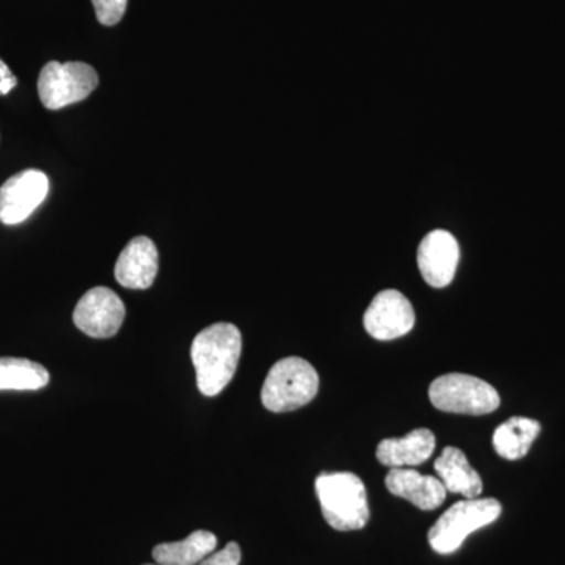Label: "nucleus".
<instances>
[{
  "label": "nucleus",
  "instance_id": "f257e3e1",
  "mask_svg": "<svg viewBox=\"0 0 565 565\" xmlns=\"http://www.w3.org/2000/svg\"><path fill=\"white\" fill-rule=\"evenodd\" d=\"M243 334L233 323L218 322L196 334L191 348L196 386L204 396H217L236 374Z\"/></svg>",
  "mask_w": 565,
  "mask_h": 565
},
{
  "label": "nucleus",
  "instance_id": "f03ea898",
  "mask_svg": "<svg viewBox=\"0 0 565 565\" xmlns=\"http://www.w3.org/2000/svg\"><path fill=\"white\" fill-rule=\"evenodd\" d=\"M316 494L326 522L337 531H356L370 522L366 487L349 471L321 473L316 478Z\"/></svg>",
  "mask_w": 565,
  "mask_h": 565
},
{
  "label": "nucleus",
  "instance_id": "7ed1b4c3",
  "mask_svg": "<svg viewBox=\"0 0 565 565\" xmlns=\"http://www.w3.org/2000/svg\"><path fill=\"white\" fill-rule=\"evenodd\" d=\"M319 375L313 364L300 356H288L270 367L262 390V401L275 414L297 411L315 399Z\"/></svg>",
  "mask_w": 565,
  "mask_h": 565
},
{
  "label": "nucleus",
  "instance_id": "20e7f679",
  "mask_svg": "<svg viewBox=\"0 0 565 565\" xmlns=\"http://www.w3.org/2000/svg\"><path fill=\"white\" fill-rule=\"evenodd\" d=\"M501 503L494 498H473L459 501L448 509L430 527L429 544L440 555H451L475 531L493 523L501 515Z\"/></svg>",
  "mask_w": 565,
  "mask_h": 565
},
{
  "label": "nucleus",
  "instance_id": "39448f33",
  "mask_svg": "<svg viewBox=\"0 0 565 565\" xmlns=\"http://www.w3.org/2000/svg\"><path fill=\"white\" fill-rule=\"evenodd\" d=\"M430 403L448 414L487 415L500 407V394L492 385L468 374H445L429 386Z\"/></svg>",
  "mask_w": 565,
  "mask_h": 565
},
{
  "label": "nucleus",
  "instance_id": "423d86ee",
  "mask_svg": "<svg viewBox=\"0 0 565 565\" xmlns=\"http://www.w3.org/2000/svg\"><path fill=\"white\" fill-rule=\"evenodd\" d=\"M98 84V73L87 63L50 62L41 70L39 95L46 109L58 110L84 102Z\"/></svg>",
  "mask_w": 565,
  "mask_h": 565
},
{
  "label": "nucleus",
  "instance_id": "0eeeda50",
  "mask_svg": "<svg viewBox=\"0 0 565 565\" xmlns=\"http://www.w3.org/2000/svg\"><path fill=\"white\" fill-rule=\"evenodd\" d=\"M125 318V303L117 292L104 286L85 292L73 313L77 329L92 338L115 337Z\"/></svg>",
  "mask_w": 565,
  "mask_h": 565
},
{
  "label": "nucleus",
  "instance_id": "6e6552de",
  "mask_svg": "<svg viewBox=\"0 0 565 565\" xmlns=\"http://www.w3.org/2000/svg\"><path fill=\"white\" fill-rule=\"evenodd\" d=\"M415 321L411 300L396 289L379 292L363 316L364 329L379 341L404 337L414 329Z\"/></svg>",
  "mask_w": 565,
  "mask_h": 565
},
{
  "label": "nucleus",
  "instance_id": "1a4fd4ad",
  "mask_svg": "<svg viewBox=\"0 0 565 565\" xmlns=\"http://www.w3.org/2000/svg\"><path fill=\"white\" fill-rule=\"evenodd\" d=\"M50 178L40 170H24L3 182L0 188V222L18 225L46 200Z\"/></svg>",
  "mask_w": 565,
  "mask_h": 565
},
{
  "label": "nucleus",
  "instance_id": "9d476101",
  "mask_svg": "<svg viewBox=\"0 0 565 565\" xmlns=\"http://www.w3.org/2000/svg\"><path fill=\"white\" fill-rule=\"evenodd\" d=\"M460 248L456 237L445 230H435L422 241L418 267L424 281L433 288H445L455 280Z\"/></svg>",
  "mask_w": 565,
  "mask_h": 565
},
{
  "label": "nucleus",
  "instance_id": "9b49d317",
  "mask_svg": "<svg viewBox=\"0 0 565 565\" xmlns=\"http://www.w3.org/2000/svg\"><path fill=\"white\" fill-rule=\"evenodd\" d=\"M159 269V253L150 237H134L120 253L115 278L129 289H148L154 282Z\"/></svg>",
  "mask_w": 565,
  "mask_h": 565
},
{
  "label": "nucleus",
  "instance_id": "f8f14e48",
  "mask_svg": "<svg viewBox=\"0 0 565 565\" xmlns=\"http://www.w3.org/2000/svg\"><path fill=\"white\" fill-rule=\"evenodd\" d=\"M385 486L394 497L411 501L422 511L440 508L446 498L440 479L418 473L414 468H392L386 475Z\"/></svg>",
  "mask_w": 565,
  "mask_h": 565
},
{
  "label": "nucleus",
  "instance_id": "ddd939ff",
  "mask_svg": "<svg viewBox=\"0 0 565 565\" xmlns=\"http://www.w3.org/2000/svg\"><path fill=\"white\" fill-rule=\"evenodd\" d=\"M435 449V435L429 429H416L403 438H385L377 446L379 462L392 468L416 467L430 459Z\"/></svg>",
  "mask_w": 565,
  "mask_h": 565
},
{
  "label": "nucleus",
  "instance_id": "4468645a",
  "mask_svg": "<svg viewBox=\"0 0 565 565\" xmlns=\"http://www.w3.org/2000/svg\"><path fill=\"white\" fill-rule=\"evenodd\" d=\"M434 467L446 492L462 494L467 500L481 497L484 489L481 476L473 470L467 456L459 448H445L441 456L435 460Z\"/></svg>",
  "mask_w": 565,
  "mask_h": 565
},
{
  "label": "nucleus",
  "instance_id": "2eb2a0df",
  "mask_svg": "<svg viewBox=\"0 0 565 565\" xmlns=\"http://www.w3.org/2000/svg\"><path fill=\"white\" fill-rule=\"evenodd\" d=\"M541 423L525 416H514L497 427L493 448L505 460H519L527 455L535 438L541 434Z\"/></svg>",
  "mask_w": 565,
  "mask_h": 565
},
{
  "label": "nucleus",
  "instance_id": "dca6fc26",
  "mask_svg": "<svg viewBox=\"0 0 565 565\" xmlns=\"http://www.w3.org/2000/svg\"><path fill=\"white\" fill-rule=\"evenodd\" d=\"M217 537L210 531H195L181 542L161 544L152 550V557L159 565H199L214 553Z\"/></svg>",
  "mask_w": 565,
  "mask_h": 565
},
{
  "label": "nucleus",
  "instance_id": "f3484780",
  "mask_svg": "<svg viewBox=\"0 0 565 565\" xmlns=\"http://www.w3.org/2000/svg\"><path fill=\"white\" fill-rule=\"evenodd\" d=\"M50 373L43 364L28 359H0V392H36L50 384Z\"/></svg>",
  "mask_w": 565,
  "mask_h": 565
},
{
  "label": "nucleus",
  "instance_id": "a211bd4d",
  "mask_svg": "<svg viewBox=\"0 0 565 565\" xmlns=\"http://www.w3.org/2000/svg\"><path fill=\"white\" fill-rule=\"evenodd\" d=\"M96 18L104 25H115L125 17L128 0H92Z\"/></svg>",
  "mask_w": 565,
  "mask_h": 565
},
{
  "label": "nucleus",
  "instance_id": "6ab92c4d",
  "mask_svg": "<svg viewBox=\"0 0 565 565\" xmlns=\"http://www.w3.org/2000/svg\"><path fill=\"white\" fill-rule=\"evenodd\" d=\"M241 557H243L241 546L236 542H230L222 552L212 553L199 565H239Z\"/></svg>",
  "mask_w": 565,
  "mask_h": 565
},
{
  "label": "nucleus",
  "instance_id": "aec40b11",
  "mask_svg": "<svg viewBox=\"0 0 565 565\" xmlns=\"http://www.w3.org/2000/svg\"><path fill=\"white\" fill-rule=\"evenodd\" d=\"M17 76L11 73L9 66L0 58V96L9 95V93L17 87Z\"/></svg>",
  "mask_w": 565,
  "mask_h": 565
}]
</instances>
